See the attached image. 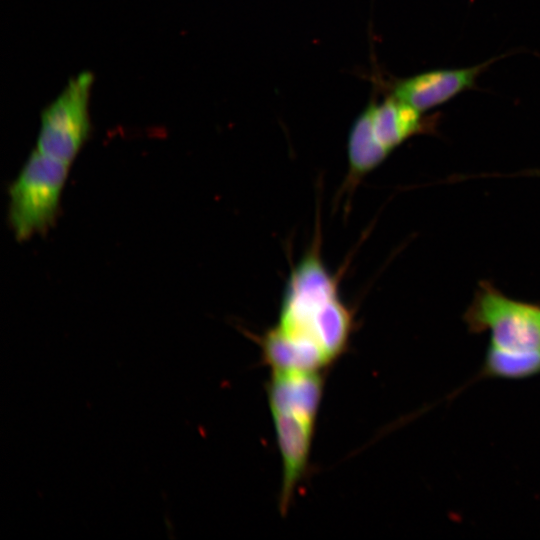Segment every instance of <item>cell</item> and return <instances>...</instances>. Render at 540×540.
Wrapping results in <instances>:
<instances>
[{
	"instance_id": "6da1fadb",
	"label": "cell",
	"mask_w": 540,
	"mask_h": 540,
	"mask_svg": "<svg viewBox=\"0 0 540 540\" xmlns=\"http://www.w3.org/2000/svg\"><path fill=\"white\" fill-rule=\"evenodd\" d=\"M319 241L291 269L271 332L284 345L291 363L303 371H321L346 350L353 312L341 299L337 277L326 268Z\"/></svg>"
},
{
	"instance_id": "7a4b0ae2",
	"label": "cell",
	"mask_w": 540,
	"mask_h": 540,
	"mask_svg": "<svg viewBox=\"0 0 540 540\" xmlns=\"http://www.w3.org/2000/svg\"><path fill=\"white\" fill-rule=\"evenodd\" d=\"M70 164L34 150L9 188L8 218L16 239L45 233L55 222Z\"/></svg>"
},
{
	"instance_id": "3957f363",
	"label": "cell",
	"mask_w": 540,
	"mask_h": 540,
	"mask_svg": "<svg viewBox=\"0 0 540 540\" xmlns=\"http://www.w3.org/2000/svg\"><path fill=\"white\" fill-rule=\"evenodd\" d=\"M464 320L473 333H490L489 346L516 354L540 353V306L480 286Z\"/></svg>"
},
{
	"instance_id": "277c9868",
	"label": "cell",
	"mask_w": 540,
	"mask_h": 540,
	"mask_svg": "<svg viewBox=\"0 0 540 540\" xmlns=\"http://www.w3.org/2000/svg\"><path fill=\"white\" fill-rule=\"evenodd\" d=\"M90 72L70 79L62 93L41 114L37 150L71 164L90 132Z\"/></svg>"
},
{
	"instance_id": "5b68a950",
	"label": "cell",
	"mask_w": 540,
	"mask_h": 540,
	"mask_svg": "<svg viewBox=\"0 0 540 540\" xmlns=\"http://www.w3.org/2000/svg\"><path fill=\"white\" fill-rule=\"evenodd\" d=\"M270 411L283 464L280 509L285 512L307 469L317 414L278 405H270Z\"/></svg>"
},
{
	"instance_id": "8992f818",
	"label": "cell",
	"mask_w": 540,
	"mask_h": 540,
	"mask_svg": "<svg viewBox=\"0 0 540 540\" xmlns=\"http://www.w3.org/2000/svg\"><path fill=\"white\" fill-rule=\"evenodd\" d=\"M481 69L482 65H478L417 74L396 82L392 88V96L423 112L470 88Z\"/></svg>"
},
{
	"instance_id": "52a82bcc",
	"label": "cell",
	"mask_w": 540,
	"mask_h": 540,
	"mask_svg": "<svg viewBox=\"0 0 540 540\" xmlns=\"http://www.w3.org/2000/svg\"><path fill=\"white\" fill-rule=\"evenodd\" d=\"M367 108L373 135L389 153L424 129L421 112L394 96L372 101Z\"/></svg>"
},
{
	"instance_id": "ba28073f",
	"label": "cell",
	"mask_w": 540,
	"mask_h": 540,
	"mask_svg": "<svg viewBox=\"0 0 540 540\" xmlns=\"http://www.w3.org/2000/svg\"><path fill=\"white\" fill-rule=\"evenodd\" d=\"M389 154L373 135L370 113L366 107L353 122L348 135L346 188H354L364 176L381 165Z\"/></svg>"
},
{
	"instance_id": "9c48e42d",
	"label": "cell",
	"mask_w": 540,
	"mask_h": 540,
	"mask_svg": "<svg viewBox=\"0 0 540 540\" xmlns=\"http://www.w3.org/2000/svg\"><path fill=\"white\" fill-rule=\"evenodd\" d=\"M540 373V353L516 354L488 346L481 377L518 380Z\"/></svg>"
}]
</instances>
